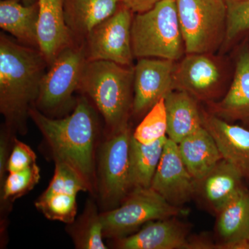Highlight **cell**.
I'll list each match as a JSON object with an SVG mask.
<instances>
[{"mask_svg":"<svg viewBox=\"0 0 249 249\" xmlns=\"http://www.w3.org/2000/svg\"><path fill=\"white\" fill-rule=\"evenodd\" d=\"M29 117L43 135L55 163L71 167L91 194L97 192L95 149L98 124L96 111L88 99L79 98L73 113L64 119H51L34 106Z\"/></svg>","mask_w":249,"mask_h":249,"instance_id":"obj_1","label":"cell"},{"mask_svg":"<svg viewBox=\"0 0 249 249\" xmlns=\"http://www.w3.org/2000/svg\"><path fill=\"white\" fill-rule=\"evenodd\" d=\"M47 61L38 49L0 36V111L10 129L27 132L29 109L40 94Z\"/></svg>","mask_w":249,"mask_h":249,"instance_id":"obj_2","label":"cell"},{"mask_svg":"<svg viewBox=\"0 0 249 249\" xmlns=\"http://www.w3.org/2000/svg\"><path fill=\"white\" fill-rule=\"evenodd\" d=\"M79 89L100 111L109 135L127 127L133 109L134 68L106 60L88 61Z\"/></svg>","mask_w":249,"mask_h":249,"instance_id":"obj_3","label":"cell"},{"mask_svg":"<svg viewBox=\"0 0 249 249\" xmlns=\"http://www.w3.org/2000/svg\"><path fill=\"white\" fill-rule=\"evenodd\" d=\"M134 57L178 61L186 54L175 0H162L135 14L131 29Z\"/></svg>","mask_w":249,"mask_h":249,"instance_id":"obj_4","label":"cell"},{"mask_svg":"<svg viewBox=\"0 0 249 249\" xmlns=\"http://www.w3.org/2000/svg\"><path fill=\"white\" fill-rule=\"evenodd\" d=\"M186 53L222 51L227 29L226 0H175Z\"/></svg>","mask_w":249,"mask_h":249,"instance_id":"obj_5","label":"cell"},{"mask_svg":"<svg viewBox=\"0 0 249 249\" xmlns=\"http://www.w3.org/2000/svg\"><path fill=\"white\" fill-rule=\"evenodd\" d=\"M232 75V60L217 53H186L175 64L174 90L188 93L206 105L224 96Z\"/></svg>","mask_w":249,"mask_h":249,"instance_id":"obj_6","label":"cell"},{"mask_svg":"<svg viewBox=\"0 0 249 249\" xmlns=\"http://www.w3.org/2000/svg\"><path fill=\"white\" fill-rule=\"evenodd\" d=\"M151 188H134L117 207L101 213L104 237L114 240L132 233L147 223L186 214Z\"/></svg>","mask_w":249,"mask_h":249,"instance_id":"obj_7","label":"cell"},{"mask_svg":"<svg viewBox=\"0 0 249 249\" xmlns=\"http://www.w3.org/2000/svg\"><path fill=\"white\" fill-rule=\"evenodd\" d=\"M133 132L129 125L108 136L99 152L97 192L110 209L117 207L132 191L129 176V145Z\"/></svg>","mask_w":249,"mask_h":249,"instance_id":"obj_8","label":"cell"},{"mask_svg":"<svg viewBox=\"0 0 249 249\" xmlns=\"http://www.w3.org/2000/svg\"><path fill=\"white\" fill-rule=\"evenodd\" d=\"M87 62L83 47L72 46L60 53L42 79L36 103L37 109L53 112L68 104L73 92L79 89Z\"/></svg>","mask_w":249,"mask_h":249,"instance_id":"obj_9","label":"cell"},{"mask_svg":"<svg viewBox=\"0 0 249 249\" xmlns=\"http://www.w3.org/2000/svg\"><path fill=\"white\" fill-rule=\"evenodd\" d=\"M134 13L121 4L88 36V61L106 60L131 67L133 61L131 29Z\"/></svg>","mask_w":249,"mask_h":249,"instance_id":"obj_10","label":"cell"},{"mask_svg":"<svg viewBox=\"0 0 249 249\" xmlns=\"http://www.w3.org/2000/svg\"><path fill=\"white\" fill-rule=\"evenodd\" d=\"M233 52L230 86L221 99L208 103L206 109L223 120L249 129V47L245 37Z\"/></svg>","mask_w":249,"mask_h":249,"instance_id":"obj_11","label":"cell"},{"mask_svg":"<svg viewBox=\"0 0 249 249\" xmlns=\"http://www.w3.org/2000/svg\"><path fill=\"white\" fill-rule=\"evenodd\" d=\"M150 188L177 207L196 197V181L187 170L178 144L168 137Z\"/></svg>","mask_w":249,"mask_h":249,"instance_id":"obj_12","label":"cell"},{"mask_svg":"<svg viewBox=\"0 0 249 249\" xmlns=\"http://www.w3.org/2000/svg\"><path fill=\"white\" fill-rule=\"evenodd\" d=\"M177 61L168 59L139 58L134 68V114H145L161 98L174 91Z\"/></svg>","mask_w":249,"mask_h":249,"instance_id":"obj_13","label":"cell"},{"mask_svg":"<svg viewBox=\"0 0 249 249\" xmlns=\"http://www.w3.org/2000/svg\"><path fill=\"white\" fill-rule=\"evenodd\" d=\"M38 49L51 65L65 49L73 46V36L64 11V0H37Z\"/></svg>","mask_w":249,"mask_h":249,"instance_id":"obj_14","label":"cell"},{"mask_svg":"<svg viewBox=\"0 0 249 249\" xmlns=\"http://www.w3.org/2000/svg\"><path fill=\"white\" fill-rule=\"evenodd\" d=\"M203 126L211 134L227 160L249 180V129L223 120L201 107Z\"/></svg>","mask_w":249,"mask_h":249,"instance_id":"obj_15","label":"cell"},{"mask_svg":"<svg viewBox=\"0 0 249 249\" xmlns=\"http://www.w3.org/2000/svg\"><path fill=\"white\" fill-rule=\"evenodd\" d=\"M178 217L152 221L133 235L115 240L120 249H188L190 229Z\"/></svg>","mask_w":249,"mask_h":249,"instance_id":"obj_16","label":"cell"},{"mask_svg":"<svg viewBox=\"0 0 249 249\" xmlns=\"http://www.w3.org/2000/svg\"><path fill=\"white\" fill-rule=\"evenodd\" d=\"M216 249H249V190L242 187L216 214Z\"/></svg>","mask_w":249,"mask_h":249,"instance_id":"obj_17","label":"cell"},{"mask_svg":"<svg viewBox=\"0 0 249 249\" xmlns=\"http://www.w3.org/2000/svg\"><path fill=\"white\" fill-rule=\"evenodd\" d=\"M245 178L227 160H221L204 178L196 181V197L214 215L242 187Z\"/></svg>","mask_w":249,"mask_h":249,"instance_id":"obj_18","label":"cell"},{"mask_svg":"<svg viewBox=\"0 0 249 249\" xmlns=\"http://www.w3.org/2000/svg\"><path fill=\"white\" fill-rule=\"evenodd\" d=\"M167 137L179 143L183 139L203 127L200 103L188 94L174 90L165 98Z\"/></svg>","mask_w":249,"mask_h":249,"instance_id":"obj_19","label":"cell"},{"mask_svg":"<svg viewBox=\"0 0 249 249\" xmlns=\"http://www.w3.org/2000/svg\"><path fill=\"white\" fill-rule=\"evenodd\" d=\"M187 170L196 181L210 173L223 160L217 144L204 126L178 144Z\"/></svg>","mask_w":249,"mask_h":249,"instance_id":"obj_20","label":"cell"},{"mask_svg":"<svg viewBox=\"0 0 249 249\" xmlns=\"http://www.w3.org/2000/svg\"><path fill=\"white\" fill-rule=\"evenodd\" d=\"M122 0H64V11L73 35L88 37L100 23L112 16Z\"/></svg>","mask_w":249,"mask_h":249,"instance_id":"obj_21","label":"cell"},{"mask_svg":"<svg viewBox=\"0 0 249 249\" xmlns=\"http://www.w3.org/2000/svg\"><path fill=\"white\" fill-rule=\"evenodd\" d=\"M38 3L24 6L18 0L0 1V27L23 45L38 49Z\"/></svg>","mask_w":249,"mask_h":249,"instance_id":"obj_22","label":"cell"},{"mask_svg":"<svg viewBox=\"0 0 249 249\" xmlns=\"http://www.w3.org/2000/svg\"><path fill=\"white\" fill-rule=\"evenodd\" d=\"M168 137L145 145L132 137L129 145V176L132 189L151 187Z\"/></svg>","mask_w":249,"mask_h":249,"instance_id":"obj_23","label":"cell"},{"mask_svg":"<svg viewBox=\"0 0 249 249\" xmlns=\"http://www.w3.org/2000/svg\"><path fill=\"white\" fill-rule=\"evenodd\" d=\"M68 226L69 233L77 249H107L103 242L101 214L93 201H88L82 215Z\"/></svg>","mask_w":249,"mask_h":249,"instance_id":"obj_24","label":"cell"},{"mask_svg":"<svg viewBox=\"0 0 249 249\" xmlns=\"http://www.w3.org/2000/svg\"><path fill=\"white\" fill-rule=\"evenodd\" d=\"M76 197L77 195L70 193H43L36 201V207L50 220L71 224L75 221L78 209Z\"/></svg>","mask_w":249,"mask_h":249,"instance_id":"obj_25","label":"cell"},{"mask_svg":"<svg viewBox=\"0 0 249 249\" xmlns=\"http://www.w3.org/2000/svg\"><path fill=\"white\" fill-rule=\"evenodd\" d=\"M167 129L165 98H161L147 111L132 133V137L141 143L150 145L167 137Z\"/></svg>","mask_w":249,"mask_h":249,"instance_id":"obj_26","label":"cell"},{"mask_svg":"<svg viewBox=\"0 0 249 249\" xmlns=\"http://www.w3.org/2000/svg\"><path fill=\"white\" fill-rule=\"evenodd\" d=\"M228 17L227 36L222 50L231 48L249 32V0H226Z\"/></svg>","mask_w":249,"mask_h":249,"instance_id":"obj_27","label":"cell"},{"mask_svg":"<svg viewBox=\"0 0 249 249\" xmlns=\"http://www.w3.org/2000/svg\"><path fill=\"white\" fill-rule=\"evenodd\" d=\"M40 178V170L37 163L21 171L9 173L3 184L1 198L6 201L20 197L31 191Z\"/></svg>","mask_w":249,"mask_h":249,"instance_id":"obj_28","label":"cell"},{"mask_svg":"<svg viewBox=\"0 0 249 249\" xmlns=\"http://www.w3.org/2000/svg\"><path fill=\"white\" fill-rule=\"evenodd\" d=\"M36 160L37 156L31 147L15 139L14 147L8 161L7 172L13 173L26 169L36 163Z\"/></svg>","mask_w":249,"mask_h":249,"instance_id":"obj_29","label":"cell"},{"mask_svg":"<svg viewBox=\"0 0 249 249\" xmlns=\"http://www.w3.org/2000/svg\"><path fill=\"white\" fill-rule=\"evenodd\" d=\"M9 138L5 133L1 134L0 139V181L1 185L4 184L5 175L7 172L8 161H9Z\"/></svg>","mask_w":249,"mask_h":249,"instance_id":"obj_30","label":"cell"},{"mask_svg":"<svg viewBox=\"0 0 249 249\" xmlns=\"http://www.w3.org/2000/svg\"><path fill=\"white\" fill-rule=\"evenodd\" d=\"M162 0H122V4L128 8L134 14L145 12Z\"/></svg>","mask_w":249,"mask_h":249,"instance_id":"obj_31","label":"cell"},{"mask_svg":"<svg viewBox=\"0 0 249 249\" xmlns=\"http://www.w3.org/2000/svg\"><path fill=\"white\" fill-rule=\"evenodd\" d=\"M188 249H216L214 243L208 235L190 236Z\"/></svg>","mask_w":249,"mask_h":249,"instance_id":"obj_32","label":"cell"},{"mask_svg":"<svg viewBox=\"0 0 249 249\" xmlns=\"http://www.w3.org/2000/svg\"><path fill=\"white\" fill-rule=\"evenodd\" d=\"M246 40H247V43H248L249 47V32L247 34V36H245Z\"/></svg>","mask_w":249,"mask_h":249,"instance_id":"obj_33","label":"cell"}]
</instances>
